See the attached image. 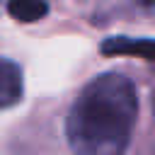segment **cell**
Returning <instances> with one entry per match:
<instances>
[{"mask_svg":"<svg viewBox=\"0 0 155 155\" xmlns=\"http://www.w3.org/2000/svg\"><path fill=\"white\" fill-rule=\"evenodd\" d=\"M22 92H24L22 68L10 58H0V111L15 107L22 99Z\"/></svg>","mask_w":155,"mask_h":155,"instance_id":"2","label":"cell"},{"mask_svg":"<svg viewBox=\"0 0 155 155\" xmlns=\"http://www.w3.org/2000/svg\"><path fill=\"white\" fill-rule=\"evenodd\" d=\"M150 102H153V114H155V92H153V99Z\"/></svg>","mask_w":155,"mask_h":155,"instance_id":"5","label":"cell"},{"mask_svg":"<svg viewBox=\"0 0 155 155\" xmlns=\"http://www.w3.org/2000/svg\"><path fill=\"white\" fill-rule=\"evenodd\" d=\"M102 53H107V56H138V58L155 63V39L109 36L102 41Z\"/></svg>","mask_w":155,"mask_h":155,"instance_id":"3","label":"cell"},{"mask_svg":"<svg viewBox=\"0 0 155 155\" xmlns=\"http://www.w3.org/2000/svg\"><path fill=\"white\" fill-rule=\"evenodd\" d=\"M140 2H145V5H150V2H155V0H140Z\"/></svg>","mask_w":155,"mask_h":155,"instance_id":"6","label":"cell"},{"mask_svg":"<svg viewBox=\"0 0 155 155\" xmlns=\"http://www.w3.org/2000/svg\"><path fill=\"white\" fill-rule=\"evenodd\" d=\"M138 116V92L131 78L102 73L75 97L65 136L73 155H124Z\"/></svg>","mask_w":155,"mask_h":155,"instance_id":"1","label":"cell"},{"mask_svg":"<svg viewBox=\"0 0 155 155\" xmlns=\"http://www.w3.org/2000/svg\"><path fill=\"white\" fill-rule=\"evenodd\" d=\"M7 10L17 22H39L48 12V5L46 0H7Z\"/></svg>","mask_w":155,"mask_h":155,"instance_id":"4","label":"cell"}]
</instances>
